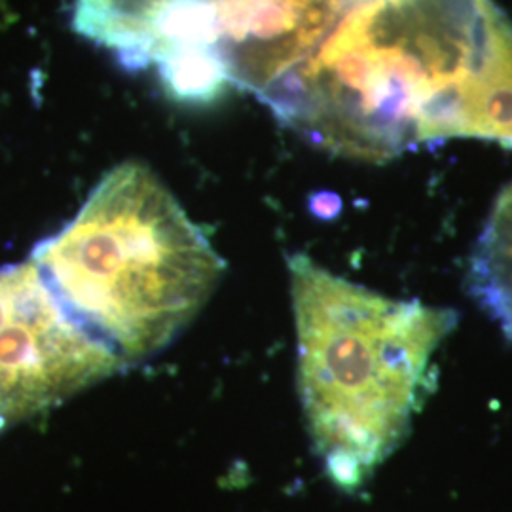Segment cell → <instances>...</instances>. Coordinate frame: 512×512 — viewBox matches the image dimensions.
Returning a JSON list of instances; mask_svg holds the SVG:
<instances>
[{
  "label": "cell",
  "mask_w": 512,
  "mask_h": 512,
  "mask_svg": "<svg viewBox=\"0 0 512 512\" xmlns=\"http://www.w3.org/2000/svg\"><path fill=\"white\" fill-rule=\"evenodd\" d=\"M467 289L512 340V184L501 190L469 258Z\"/></svg>",
  "instance_id": "cell-6"
},
{
  "label": "cell",
  "mask_w": 512,
  "mask_h": 512,
  "mask_svg": "<svg viewBox=\"0 0 512 512\" xmlns=\"http://www.w3.org/2000/svg\"><path fill=\"white\" fill-rule=\"evenodd\" d=\"M348 0H213L203 4L202 48L228 84L260 99L325 40Z\"/></svg>",
  "instance_id": "cell-5"
},
{
  "label": "cell",
  "mask_w": 512,
  "mask_h": 512,
  "mask_svg": "<svg viewBox=\"0 0 512 512\" xmlns=\"http://www.w3.org/2000/svg\"><path fill=\"white\" fill-rule=\"evenodd\" d=\"M154 65L167 93L184 103L213 101L228 84L219 59L207 48H181Z\"/></svg>",
  "instance_id": "cell-8"
},
{
  "label": "cell",
  "mask_w": 512,
  "mask_h": 512,
  "mask_svg": "<svg viewBox=\"0 0 512 512\" xmlns=\"http://www.w3.org/2000/svg\"><path fill=\"white\" fill-rule=\"evenodd\" d=\"M258 101L313 147L355 160L456 137L512 148L511 21L492 0L355 2Z\"/></svg>",
  "instance_id": "cell-1"
},
{
  "label": "cell",
  "mask_w": 512,
  "mask_h": 512,
  "mask_svg": "<svg viewBox=\"0 0 512 512\" xmlns=\"http://www.w3.org/2000/svg\"><path fill=\"white\" fill-rule=\"evenodd\" d=\"M209 2L213 0H78L73 27L116 52L128 69H135L137 55L156 19L171 8Z\"/></svg>",
  "instance_id": "cell-7"
},
{
  "label": "cell",
  "mask_w": 512,
  "mask_h": 512,
  "mask_svg": "<svg viewBox=\"0 0 512 512\" xmlns=\"http://www.w3.org/2000/svg\"><path fill=\"white\" fill-rule=\"evenodd\" d=\"M31 262L63 310L122 365L167 348L224 270L202 228L139 162L110 169Z\"/></svg>",
  "instance_id": "cell-3"
},
{
  "label": "cell",
  "mask_w": 512,
  "mask_h": 512,
  "mask_svg": "<svg viewBox=\"0 0 512 512\" xmlns=\"http://www.w3.org/2000/svg\"><path fill=\"white\" fill-rule=\"evenodd\" d=\"M298 387L315 454L342 490L363 488L406 439L458 313L397 300L289 258Z\"/></svg>",
  "instance_id": "cell-2"
},
{
  "label": "cell",
  "mask_w": 512,
  "mask_h": 512,
  "mask_svg": "<svg viewBox=\"0 0 512 512\" xmlns=\"http://www.w3.org/2000/svg\"><path fill=\"white\" fill-rule=\"evenodd\" d=\"M120 366L63 310L31 260L0 270V431L67 401Z\"/></svg>",
  "instance_id": "cell-4"
},
{
  "label": "cell",
  "mask_w": 512,
  "mask_h": 512,
  "mask_svg": "<svg viewBox=\"0 0 512 512\" xmlns=\"http://www.w3.org/2000/svg\"><path fill=\"white\" fill-rule=\"evenodd\" d=\"M349 4H355V2H363V0H348Z\"/></svg>",
  "instance_id": "cell-9"
}]
</instances>
